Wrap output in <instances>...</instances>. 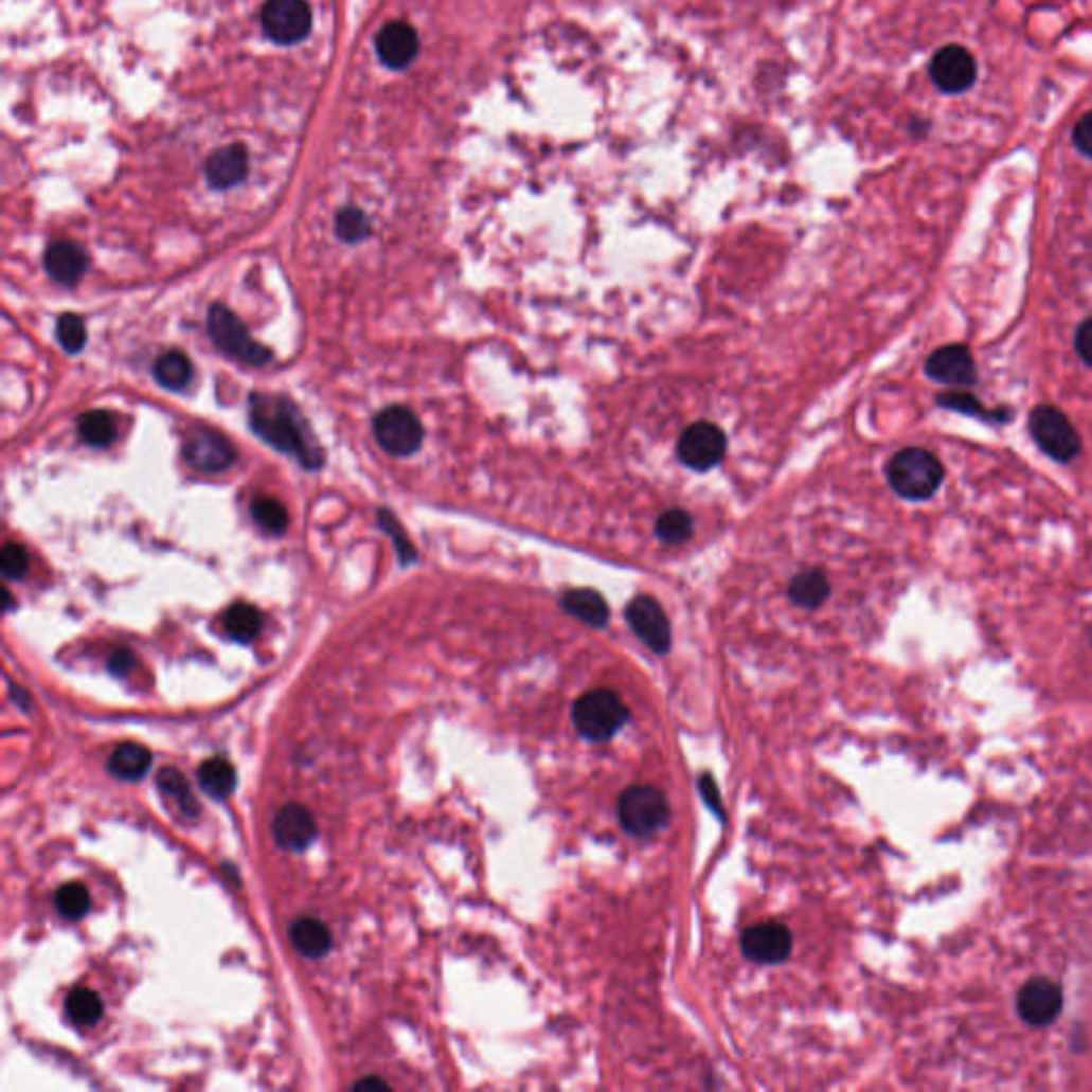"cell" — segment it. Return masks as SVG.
I'll list each match as a JSON object with an SVG mask.
<instances>
[{
    "label": "cell",
    "instance_id": "obj_1",
    "mask_svg": "<svg viewBox=\"0 0 1092 1092\" xmlns=\"http://www.w3.org/2000/svg\"><path fill=\"white\" fill-rule=\"evenodd\" d=\"M250 425L267 444L297 457L307 470H317L323 465V452L309 437L307 425L292 401L278 395L254 393L250 397Z\"/></svg>",
    "mask_w": 1092,
    "mask_h": 1092
},
{
    "label": "cell",
    "instance_id": "obj_2",
    "mask_svg": "<svg viewBox=\"0 0 1092 1092\" xmlns=\"http://www.w3.org/2000/svg\"><path fill=\"white\" fill-rule=\"evenodd\" d=\"M890 487L905 500L924 502L939 491L946 479V470L942 461L926 448H902L898 450L888 467Z\"/></svg>",
    "mask_w": 1092,
    "mask_h": 1092
},
{
    "label": "cell",
    "instance_id": "obj_3",
    "mask_svg": "<svg viewBox=\"0 0 1092 1092\" xmlns=\"http://www.w3.org/2000/svg\"><path fill=\"white\" fill-rule=\"evenodd\" d=\"M630 719L628 704L612 690H591L572 706V723L589 742L610 740Z\"/></svg>",
    "mask_w": 1092,
    "mask_h": 1092
},
{
    "label": "cell",
    "instance_id": "obj_4",
    "mask_svg": "<svg viewBox=\"0 0 1092 1092\" xmlns=\"http://www.w3.org/2000/svg\"><path fill=\"white\" fill-rule=\"evenodd\" d=\"M616 813L621 828L639 839L658 835L670 824L673 818L666 794L651 784L630 786L619 796Z\"/></svg>",
    "mask_w": 1092,
    "mask_h": 1092
},
{
    "label": "cell",
    "instance_id": "obj_5",
    "mask_svg": "<svg viewBox=\"0 0 1092 1092\" xmlns=\"http://www.w3.org/2000/svg\"><path fill=\"white\" fill-rule=\"evenodd\" d=\"M208 332H210L212 342L225 355H229L241 363L258 368V365H265L271 361V351L267 346H263L261 342H256L250 336L248 327L239 321V317H235L233 311L222 303H214L210 307Z\"/></svg>",
    "mask_w": 1092,
    "mask_h": 1092
},
{
    "label": "cell",
    "instance_id": "obj_6",
    "mask_svg": "<svg viewBox=\"0 0 1092 1092\" xmlns=\"http://www.w3.org/2000/svg\"><path fill=\"white\" fill-rule=\"evenodd\" d=\"M1028 431L1035 444L1054 461L1069 463L1081 450V437L1073 423L1054 406H1037L1028 416Z\"/></svg>",
    "mask_w": 1092,
    "mask_h": 1092
},
{
    "label": "cell",
    "instance_id": "obj_7",
    "mask_svg": "<svg viewBox=\"0 0 1092 1092\" xmlns=\"http://www.w3.org/2000/svg\"><path fill=\"white\" fill-rule=\"evenodd\" d=\"M374 435L389 454L408 457L420 448L425 431L412 410L391 406L374 418Z\"/></svg>",
    "mask_w": 1092,
    "mask_h": 1092
},
{
    "label": "cell",
    "instance_id": "obj_8",
    "mask_svg": "<svg viewBox=\"0 0 1092 1092\" xmlns=\"http://www.w3.org/2000/svg\"><path fill=\"white\" fill-rule=\"evenodd\" d=\"M794 937L792 930L782 921H759L747 928L740 937L742 954L759 965H778L786 963L792 954Z\"/></svg>",
    "mask_w": 1092,
    "mask_h": 1092
},
{
    "label": "cell",
    "instance_id": "obj_9",
    "mask_svg": "<svg viewBox=\"0 0 1092 1092\" xmlns=\"http://www.w3.org/2000/svg\"><path fill=\"white\" fill-rule=\"evenodd\" d=\"M626 619L630 623L632 632L654 651V654H668L673 645L670 634V621L662 608V604L651 595H637L628 608Z\"/></svg>",
    "mask_w": 1092,
    "mask_h": 1092
},
{
    "label": "cell",
    "instance_id": "obj_10",
    "mask_svg": "<svg viewBox=\"0 0 1092 1092\" xmlns=\"http://www.w3.org/2000/svg\"><path fill=\"white\" fill-rule=\"evenodd\" d=\"M261 22L269 39L280 46H292L309 33L311 14L305 0H267Z\"/></svg>",
    "mask_w": 1092,
    "mask_h": 1092
},
{
    "label": "cell",
    "instance_id": "obj_11",
    "mask_svg": "<svg viewBox=\"0 0 1092 1092\" xmlns=\"http://www.w3.org/2000/svg\"><path fill=\"white\" fill-rule=\"evenodd\" d=\"M726 448V433L713 423H696L687 427L679 440L681 461L696 472H706L721 463Z\"/></svg>",
    "mask_w": 1092,
    "mask_h": 1092
},
{
    "label": "cell",
    "instance_id": "obj_12",
    "mask_svg": "<svg viewBox=\"0 0 1092 1092\" xmlns=\"http://www.w3.org/2000/svg\"><path fill=\"white\" fill-rule=\"evenodd\" d=\"M930 79L946 94H959L973 86L978 77L975 58L963 46H946L930 60Z\"/></svg>",
    "mask_w": 1092,
    "mask_h": 1092
},
{
    "label": "cell",
    "instance_id": "obj_13",
    "mask_svg": "<svg viewBox=\"0 0 1092 1092\" xmlns=\"http://www.w3.org/2000/svg\"><path fill=\"white\" fill-rule=\"evenodd\" d=\"M926 376L939 384L961 389L978 382V368L967 346L950 344L937 348L928 357Z\"/></svg>",
    "mask_w": 1092,
    "mask_h": 1092
},
{
    "label": "cell",
    "instance_id": "obj_14",
    "mask_svg": "<svg viewBox=\"0 0 1092 1092\" xmlns=\"http://www.w3.org/2000/svg\"><path fill=\"white\" fill-rule=\"evenodd\" d=\"M182 452H184V459L193 467H197V470H201V472H210V475L229 470V467L237 459L233 444L225 435L210 431V429L193 431L186 437Z\"/></svg>",
    "mask_w": 1092,
    "mask_h": 1092
},
{
    "label": "cell",
    "instance_id": "obj_15",
    "mask_svg": "<svg viewBox=\"0 0 1092 1092\" xmlns=\"http://www.w3.org/2000/svg\"><path fill=\"white\" fill-rule=\"evenodd\" d=\"M1062 1007L1060 988L1045 980L1035 978L1022 986L1018 992V1012L1020 1018L1031 1026H1048L1052 1024Z\"/></svg>",
    "mask_w": 1092,
    "mask_h": 1092
},
{
    "label": "cell",
    "instance_id": "obj_16",
    "mask_svg": "<svg viewBox=\"0 0 1092 1092\" xmlns=\"http://www.w3.org/2000/svg\"><path fill=\"white\" fill-rule=\"evenodd\" d=\"M317 822L301 805H286L273 820V839L280 847L290 852H303L317 839Z\"/></svg>",
    "mask_w": 1092,
    "mask_h": 1092
},
{
    "label": "cell",
    "instance_id": "obj_17",
    "mask_svg": "<svg viewBox=\"0 0 1092 1092\" xmlns=\"http://www.w3.org/2000/svg\"><path fill=\"white\" fill-rule=\"evenodd\" d=\"M418 35L406 22L387 24L376 39V52L380 60L391 69L408 67L418 54Z\"/></svg>",
    "mask_w": 1092,
    "mask_h": 1092
},
{
    "label": "cell",
    "instance_id": "obj_18",
    "mask_svg": "<svg viewBox=\"0 0 1092 1092\" xmlns=\"http://www.w3.org/2000/svg\"><path fill=\"white\" fill-rule=\"evenodd\" d=\"M248 165V149L239 143H233L216 149L210 156L205 163V176L214 189H231L246 178Z\"/></svg>",
    "mask_w": 1092,
    "mask_h": 1092
},
{
    "label": "cell",
    "instance_id": "obj_19",
    "mask_svg": "<svg viewBox=\"0 0 1092 1092\" xmlns=\"http://www.w3.org/2000/svg\"><path fill=\"white\" fill-rule=\"evenodd\" d=\"M86 267L88 256L75 241H56L46 252L48 273L65 286L77 284L86 273Z\"/></svg>",
    "mask_w": 1092,
    "mask_h": 1092
},
{
    "label": "cell",
    "instance_id": "obj_20",
    "mask_svg": "<svg viewBox=\"0 0 1092 1092\" xmlns=\"http://www.w3.org/2000/svg\"><path fill=\"white\" fill-rule=\"evenodd\" d=\"M561 608L572 614L574 619L583 621L585 626H591V628H604L608 619H610V610H608V604L606 599L602 597L599 591L595 589H570L561 595Z\"/></svg>",
    "mask_w": 1092,
    "mask_h": 1092
},
{
    "label": "cell",
    "instance_id": "obj_21",
    "mask_svg": "<svg viewBox=\"0 0 1092 1092\" xmlns=\"http://www.w3.org/2000/svg\"><path fill=\"white\" fill-rule=\"evenodd\" d=\"M290 942L305 959H321L332 950V930L315 917H301L290 928Z\"/></svg>",
    "mask_w": 1092,
    "mask_h": 1092
},
{
    "label": "cell",
    "instance_id": "obj_22",
    "mask_svg": "<svg viewBox=\"0 0 1092 1092\" xmlns=\"http://www.w3.org/2000/svg\"><path fill=\"white\" fill-rule=\"evenodd\" d=\"M237 784L235 768L225 757H210L199 768V786L216 801L227 799Z\"/></svg>",
    "mask_w": 1092,
    "mask_h": 1092
},
{
    "label": "cell",
    "instance_id": "obj_23",
    "mask_svg": "<svg viewBox=\"0 0 1092 1092\" xmlns=\"http://www.w3.org/2000/svg\"><path fill=\"white\" fill-rule=\"evenodd\" d=\"M149 751L137 742H122L109 757V770L115 776L126 778V782H137V778H141L149 770Z\"/></svg>",
    "mask_w": 1092,
    "mask_h": 1092
},
{
    "label": "cell",
    "instance_id": "obj_24",
    "mask_svg": "<svg viewBox=\"0 0 1092 1092\" xmlns=\"http://www.w3.org/2000/svg\"><path fill=\"white\" fill-rule=\"evenodd\" d=\"M828 595L830 583L822 570H805L790 583V597L803 608H818Z\"/></svg>",
    "mask_w": 1092,
    "mask_h": 1092
},
{
    "label": "cell",
    "instance_id": "obj_25",
    "mask_svg": "<svg viewBox=\"0 0 1092 1092\" xmlns=\"http://www.w3.org/2000/svg\"><path fill=\"white\" fill-rule=\"evenodd\" d=\"M225 630L233 641L250 643L263 630V614L252 604H233L225 614Z\"/></svg>",
    "mask_w": 1092,
    "mask_h": 1092
},
{
    "label": "cell",
    "instance_id": "obj_26",
    "mask_svg": "<svg viewBox=\"0 0 1092 1092\" xmlns=\"http://www.w3.org/2000/svg\"><path fill=\"white\" fill-rule=\"evenodd\" d=\"M154 376L161 387L169 391H182L189 387L193 378V365L189 357L180 351H169L159 357L154 365Z\"/></svg>",
    "mask_w": 1092,
    "mask_h": 1092
},
{
    "label": "cell",
    "instance_id": "obj_27",
    "mask_svg": "<svg viewBox=\"0 0 1092 1092\" xmlns=\"http://www.w3.org/2000/svg\"><path fill=\"white\" fill-rule=\"evenodd\" d=\"M77 427H79L82 440L86 444H90V446H96V448L109 446L115 440V435H118L115 420L105 410H90V412L82 414Z\"/></svg>",
    "mask_w": 1092,
    "mask_h": 1092
},
{
    "label": "cell",
    "instance_id": "obj_28",
    "mask_svg": "<svg viewBox=\"0 0 1092 1092\" xmlns=\"http://www.w3.org/2000/svg\"><path fill=\"white\" fill-rule=\"evenodd\" d=\"M156 784H159V788L169 796L174 799L180 809L186 813V816H197L199 813V807H197V801L189 788V782L186 776L172 768V766H165L159 770V774H156Z\"/></svg>",
    "mask_w": 1092,
    "mask_h": 1092
},
{
    "label": "cell",
    "instance_id": "obj_29",
    "mask_svg": "<svg viewBox=\"0 0 1092 1092\" xmlns=\"http://www.w3.org/2000/svg\"><path fill=\"white\" fill-rule=\"evenodd\" d=\"M67 1014L79 1026H92L103 1016V1001L90 988H75L67 997Z\"/></svg>",
    "mask_w": 1092,
    "mask_h": 1092
},
{
    "label": "cell",
    "instance_id": "obj_30",
    "mask_svg": "<svg viewBox=\"0 0 1092 1092\" xmlns=\"http://www.w3.org/2000/svg\"><path fill=\"white\" fill-rule=\"evenodd\" d=\"M937 404L942 408H948V410H954V412H961V414H969V416H986L988 420H1009V412L1001 410V412H990L982 406V401L978 397H973L971 393L967 391H948V393H942L937 395Z\"/></svg>",
    "mask_w": 1092,
    "mask_h": 1092
},
{
    "label": "cell",
    "instance_id": "obj_31",
    "mask_svg": "<svg viewBox=\"0 0 1092 1092\" xmlns=\"http://www.w3.org/2000/svg\"><path fill=\"white\" fill-rule=\"evenodd\" d=\"M694 532V521L685 511H668L658 519L656 534L666 544H679L685 542Z\"/></svg>",
    "mask_w": 1092,
    "mask_h": 1092
},
{
    "label": "cell",
    "instance_id": "obj_32",
    "mask_svg": "<svg viewBox=\"0 0 1092 1092\" xmlns=\"http://www.w3.org/2000/svg\"><path fill=\"white\" fill-rule=\"evenodd\" d=\"M56 907L67 919H82L90 909V892L77 881L65 883L56 892Z\"/></svg>",
    "mask_w": 1092,
    "mask_h": 1092
},
{
    "label": "cell",
    "instance_id": "obj_33",
    "mask_svg": "<svg viewBox=\"0 0 1092 1092\" xmlns=\"http://www.w3.org/2000/svg\"><path fill=\"white\" fill-rule=\"evenodd\" d=\"M252 519L269 534H282L288 527L286 508L273 498H258L252 504Z\"/></svg>",
    "mask_w": 1092,
    "mask_h": 1092
},
{
    "label": "cell",
    "instance_id": "obj_34",
    "mask_svg": "<svg viewBox=\"0 0 1092 1092\" xmlns=\"http://www.w3.org/2000/svg\"><path fill=\"white\" fill-rule=\"evenodd\" d=\"M336 231L344 241L357 244L370 235V220L361 210L344 208L336 218Z\"/></svg>",
    "mask_w": 1092,
    "mask_h": 1092
},
{
    "label": "cell",
    "instance_id": "obj_35",
    "mask_svg": "<svg viewBox=\"0 0 1092 1092\" xmlns=\"http://www.w3.org/2000/svg\"><path fill=\"white\" fill-rule=\"evenodd\" d=\"M56 336L60 346L71 355L79 353L88 340L86 325L77 315H62L56 325Z\"/></svg>",
    "mask_w": 1092,
    "mask_h": 1092
},
{
    "label": "cell",
    "instance_id": "obj_36",
    "mask_svg": "<svg viewBox=\"0 0 1092 1092\" xmlns=\"http://www.w3.org/2000/svg\"><path fill=\"white\" fill-rule=\"evenodd\" d=\"M0 566H3V572L10 578H22L29 572V566H31L26 549L22 544L10 542L3 549V553H0Z\"/></svg>",
    "mask_w": 1092,
    "mask_h": 1092
},
{
    "label": "cell",
    "instance_id": "obj_37",
    "mask_svg": "<svg viewBox=\"0 0 1092 1092\" xmlns=\"http://www.w3.org/2000/svg\"><path fill=\"white\" fill-rule=\"evenodd\" d=\"M378 517H380V525H382V527L393 536V542H395V549H397L399 559H401L404 563L414 561V559H416V551H414V547L410 544V540L406 538V534L401 532V527H399L397 519H395L389 511H380V513H378Z\"/></svg>",
    "mask_w": 1092,
    "mask_h": 1092
},
{
    "label": "cell",
    "instance_id": "obj_38",
    "mask_svg": "<svg viewBox=\"0 0 1092 1092\" xmlns=\"http://www.w3.org/2000/svg\"><path fill=\"white\" fill-rule=\"evenodd\" d=\"M698 788H700V794H702V799H704L706 807H709V809H711V811H713V813L723 822L726 813H723V809H721V794H719V788H717V784H715V778H713V774H711V772H704V774L698 778Z\"/></svg>",
    "mask_w": 1092,
    "mask_h": 1092
},
{
    "label": "cell",
    "instance_id": "obj_39",
    "mask_svg": "<svg viewBox=\"0 0 1092 1092\" xmlns=\"http://www.w3.org/2000/svg\"><path fill=\"white\" fill-rule=\"evenodd\" d=\"M1073 143H1075V147H1077L1084 156H1088V159H1092V111L1084 113V115L1077 120V124H1075V128H1073Z\"/></svg>",
    "mask_w": 1092,
    "mask_h": 1092
},
{
    "label": "cell",
    "instance_id": "obj_40",
    "mask_svg": "<svg viewBox=\"0 0 1092 1092\" xmlns=\"http://www.w3.org/2000/svg\"><path fill=\"white\" fill-rule=\"evenodd\" d=\"M1075 351L1086 365L1092 368V319L1084 321L1075 334Z\"/></svg>",
    "mask_w": 1092,
    "mask_h": 1092
},
{
    "label": "cell",
    "instance_id": "obj_41",
    "mask_svg": "<svg viewBox=\"0 0 1092 1092\" xmlns=\"http://www.w3.org/2000/svg\"><path fill=\"white\" fill-rule=\"evenodd\" d=\"M107 668L115 677H126L135 668V656L128 649H118V651L111 654V658L107 662Z\"/></svg>",
    "mask_w": 1092,
    "mask_h": 1092
},
{
    "label": "cell",
    "instance_id": "obj_42",
    "mask_svg": "<svg viewBox=\"0 0 1092 1092\" xmlns=\"http://www.w3.org/2000/svg\"><path fill=\"white\" fill-rule=\"evenodd\" d=\"M368 1086H384V1088H387L389 1084H387L384 1079H380V1077H368V1079H361V1081H357V1084H355V1088H357V1090H359V1088H368Z\"/></svg>",
    "mask_w": 1092,
    "mask_h": 1092
}]
</instances>
